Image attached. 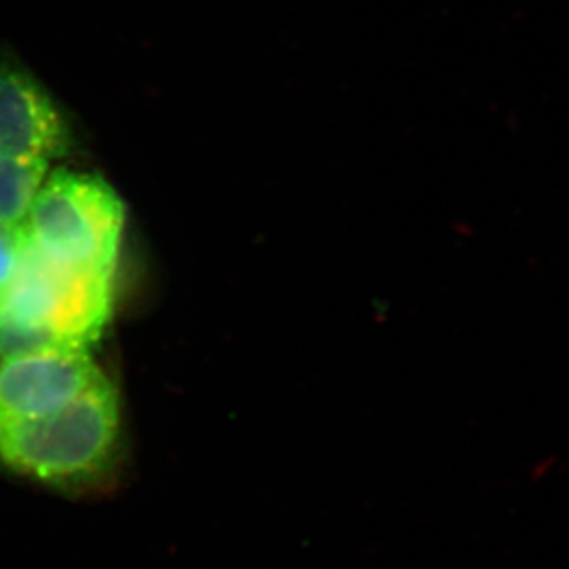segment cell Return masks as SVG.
Listing matches in <instances>:
<instances>
[{
    "instance_id": "obj_5",
    "label": "cell",
    "mask_w": 569,
    "mask_h": 569,
    "mask_svg": "<svg viewBox=\"0 0 569 569\" xmlns=\"http://www.w3.org/2000/svg\"><path fill=\"white\" fill-rule=\"evenodd\" d=\"M69 150V129L32 76L0 67V156L52 161Z\"/></svg>"
},
{
    "instance_id": "obj_7",
    "label": "cell",
    "mask_w": 569,
    "mask_h": 569,
    "mask_svg": "<svg viewBox=\"0 0 569 569\" xmlns=\"http://www.w3.org/2000/svg\"><path fill=\"white\" fill-rule=\"evenodd\" d=\"M22 237H24L22 227L11 229V227L0 226V301L16 277L17 266L21 260Z\"/></svg>"
},
{
    "instance_id": "obj_4",
    "label": "cell",
    "mask_w": 569,
    "mask_h": 569,
    "mask_svg": "<svg viewBox=\"0 0 569 569\" xmlns=\"http://www.w3.org/2000/svg\"><path fill=\"white\" fill-rule=\"evenodd\" d=\"M102 378L89 350H38L6 358L0 366V422L56 413Z\"/></svg>"
},
{
    "instance_id": "obj_8",
    "label": "cell",
    "mask_w": 569,
    "mask_h": 569,
    "mask_svg": "<svg viewBox=\"0 0 569 569\" xmlns=\"http://www.w3.org/2000/svg\"><path fill=\"white\" fill-rule=\"evenodd\" d=\"M2 361H4V358H2V356H0V366H2Z\"/></svg>"
},
{
    "instance_id": "obj_3",
    "label": "cell",
    "mask_w": 569,
    "mask_h": 569,
    "mask_svg": "<svg viewBox=\"0 0 569 569\" xmlns=\"http://www.w3.org/2000/svg\"><path fill=\"white\" fill-rule=\"evenodd\" d=\"M124 226V201L106 179L58 168L44 179L24 232L56 262L113 279Z\"/></svg>"
},
{
    "instance_id": "obj_1",
    "label": "cell",
    "mask_w": 569,
    "mask_h": 569,
    "mask_svg": "<svg viewBox=\"0 0 569 569\" xmlns=\"http://www.w3.org/2000/svg\"><path fill=\"white\" fill-rule=\"evenodd\" d=\"M109 317L111 279L56 262L24 232L16 277L0 301V356L89 350Z\"/></svg>"
},
{
    "instance_id": "obj_2",
    "label": "cell",
    "mask_w": 569,
    "mask_h": 569,
    "mask_svg": "<svg viewBox=\"0 0 569 569\" xmlns=\"http://www.w3.org/2000/svg\"><path fill=\"white\" fill-rule=\"evenodd\" d=\"M119 428V397L103 377L56 413L0 422V462L49 483H83L108 467Z\"/></svg>"
},
{
    "instance_id": "obj_6",
    "label": "cell",
    "mask_w": 569,
    "mask_h": 569,
    "mask_svg": "<svg viewBox=\"0 0 569 569\" xmlns=\"http://www.w3.org/2000/svg\"><path fill=\"white\" fill-rule=\"evenodd\" d=\"M49 168L47 159L0 156V226L24 227Z\"/></svg>"
}]
</instances>
